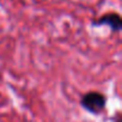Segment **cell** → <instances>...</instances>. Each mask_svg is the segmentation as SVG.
<instances>
[{"label": "cell", "mask_w": 122, "mask_h": 122, "mask_svg": "<svg viewBox=\"0 0 122 122\" xmlns=\"http://www.w3.org/2000/svg\"><path fill=\"white\" fill-rule=\"evenodd\" d=\"M79 103H80V107L84 110H86L89 114L98 116L105 111L107 104H108V98L103 92L92 90V91L85 92L80 97Z\"/></svg>", "instance_id": "6da1fadb"}, {"label": "cell", "mask_w": 122, "mask_h": 122, "mask_svg": "<svg viewBox=\"0 0 122 122\" xmlns=\"http://www.w3.org/2000/svg\"><path fill=\"white\" fill-rule=\"evenodd\" d=\"M91 26H108L112 32H120L122 30V17L117 12H107L91 22Z\"/></svg>", "instance_id": "7a4b0ae2"}]
</instances>
